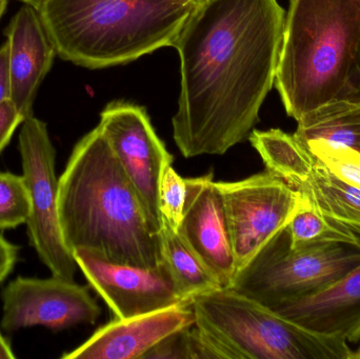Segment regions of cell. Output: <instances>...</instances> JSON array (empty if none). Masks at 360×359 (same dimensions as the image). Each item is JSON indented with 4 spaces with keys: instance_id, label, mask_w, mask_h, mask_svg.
Here are the masks:
<instances>
[{
    "instance_id": "cell-11",
    "label": "cell",
    "mask_w": 360,
    "mask_h": 359,
    "mask_svg": "<svg viewBox=\"0 0 360 359\" xmlns=\"http://www.w3.org/2000/svg\"><path fill=\"white\" fill-rule=\"evenodd\" d=\"M6 332L42 326L53 330L94 324L101 314L88 287L53 276L46 280L17 278L1 294Z\"/></svg>"
},
{
    "instance_id": "cell-17",
    "label": "cell",
    "mask_w": 360,
    "mask_h": 359,
    "mask_svg": "<svg viewBox=\"0 0 360 359\" xmlns=\"http://www.w3.org/2000/svg\"><path fill=\"white\" fill-rule=\"evenodd\" d=\"M298 192L328 219L360 236V188L338 178L316 160Z\"/></svg>"
},
{
    "instance_id": "cell-14",
    "label": "cell",
    "mask_w": 360,
    "mask_h": 359,
    "mask_svg": "<svg viewBox=\"0 0 360 359\" xmlns=\"http://www.w3.org/2000/svg\"><path fill=\"white\" fill-rule=\"evenodd\" d=\"M8 44L11 101L25 118L33 115L40 84L50 72L57 54L37 8L25 4L6 30Z\"/></svg>"
},
{
    "instance_id": "cell-22",
    "label": "cell",
    "mask_w": 360,
    "mask_h": 359,
    "mask_svg": "<svg viewBox=\"0 0 360 359\" xmlns=\"http://www.w3.org/2000/svg\"><path fill=\"white\" fill-rule=\"evenodd\" d=\"M302 145L332 174L350 185L360 188L359 151L351 148L335 147L323 141H309Z\"/></svg>"
},
{
    "instance_id": "cell-19",
    "label": "cell",
    "mask_w": 360,
    "mask_h": 359,
    "mask_svg": "<svg viewBox=\"0 0 360 359\" xmlns=\"http://www.w3.org/2000/svg\"><path fill=\"white\" fill-rule=\"evenodd\" d=\"M162 261L168 268L180 295L191 305L195 296L222 288L217 278L188 249L179 232L162 223L160 232Z\"/></svg>"
},
{
    "instance_id": "cell-33",
    "label": "cell",
    "mask_w": 360,
    "mask_h": 359,
    "mask_svg": "<svg viewBox=\"0 0 360 359\" xmlns=\"http://www.w3.org/2000/svg\"><path fill=\"white\" fill-rule=\"evenodd\" d=\"M197 2H198V4H200V2H202L203 0H196Z\"/></svg>"
},
{
    "instance_id": "cell-20",
    "label": "cell",
    "mask_w": 360,
    "mask_h": 359,
    "mask_svg": "<svg viewBox=\"0 0 360 359\" xmlns=\"http://www.w3.org/2000/svg\"><path fill=\"white\" fill-rule=\"evenodd\" d=\"M292 248L346 244L360 248V236L336 225L302 195L300 207L287 226Z\"/></svg>"
},
{
    "instance_id": "cell-24",
    "label": "cell",
    "mask_w": 360,
    "mask_h": 359,
    "mask_svg": "<svg viewBox=\"0 0 360 359\" xmlns=\"http://www.w3.org/2000/svg\"><path fill=\"white\" fill-rule=\"evenodd\" d=\"M190 328L184 329L162 339L141 359H192Z\"/></svg>"
},
{
    "instance_id": "cell-18",
    "label": "cell",
    "mask_w": 360,
    "mask_h": 359,
    "mask_svg": "<svg viewBox=\"0 0 360 359\" xmlns=\"http://www.w3.org/2000/svg\"><path fill=\"white\" fill-rule=\"evenodd\" d=\"M294 137L300 143L323 141L360 152V103L334 100L298 120Z\"/></svg>"
},
{
    "instance_id": "cell-32",
    "label": "cell",
    "mask_w": 360,
    "mask_h": 359,
    "mask_svg": "<svg viewBox=\"0 0 360 359\" xmlns=\"http://www.w3.org/2000/svg\"><path fill=\"white\" fill-rule=\"evenodd\" d=\"M352 359H360V345L355 351H353Z\"/></svg>"
},
{
    "instance_id": "cell-28",
    "label": "cell",
    "mask_w": 360,
    "mask_h": 359,
    "mask_svg": "<svg viewBox=\"0 0 360 359\" xmlns=\"http://www.w3.org/2000/svg\"><path fill=\"white\" fill-rule=\"evenodd\" d=\"M11 97L10 65H8V44L0 46V105Z\"/></svg>"
},
{
    "instance_id": "cell-6",
    "label": "cell",
    "mask_w": 360,
    "mask_h": 359,
    "mask_svg": "<svg viewBox=\"0 0 360 359\" xmlns=\"http://www.w3.org/2000/svg\"><path fill=\"white\" fill-rule=\"evenodd\" d=\"M359 265V247L292 248L285 227L235 275L231 289L270 307L321 292Z\"/></svg>"
},
{
    "instance_id": "cell-4",
    "label": "cell",
    "mask_w": 360,
    "mask_h": 359,
    "mask_svg": "<svg viewBox=\"0 0 360 359\" xmlns=\"http://www.w3.org/2000/svg\"><path fill=\"white\" fill-rule=\"evenodd\" d=\"M360 39V0H290L275 76L296 122L338 100Z\"/></svg>"
},
{
    "instance_id": "cell-27",
    "label": "cell",
    "mask_w": 360,
    "mask_h": 359,
    "mask_svg": "<svg viewBox=\"0 0 360 359\" xmlns=\"http://www.w3.org/2000/svg\"><path fill=\"white\" fill-rule=\"evenodd\" d=\"M18 257V248L0 234V284L12 272Z\"/></svg>"
},
{
    "instance_id": "cell-10",
    "label": "cell",
    "mask_w": 360,
    "mask_h": 359,
    "mask_svg": "<svg viewBox=\"0 0 360 359\" xmlns=\"http://www.w3.org/2000/svg\"><path fill=\"white\" fill-rule=\"evenodd\" d=\"M74 259L90 286L117 320L135 318L177 305L191 306L164 263L146 268L117 263L96 253L78 249Z\"/></svg>"
},
{
    "instance_id": "cell-1",
    "label": "cell",
    "mask_w": 360,
    "mask_h": 359,
    "mask_svg": "<svg viewBox=\"0 0 360 359\" xmlns=\"http://www.w3.org/2000/svg\"><path fill=\"white\" fill-rule=\"evenodd\" d=\"M285 20L277 0H203L193 11L173 46V137L184 157L224 155L249 139L275 84Z\"/></svg>"
},
{
    "instance_id": "cell-8",
    "label": "cell",
    "mask_w": 360,
    "mask_h": 359,
    "mask_svg": "<svg viewBox=\"0 0 360 359\" xmlns=\"http://www.w3.org/2000/svg\"><path fill=\"white\" fill-rule=\"evenodd\" d=\"M216 183L224 198L237 274L289 225L302 194L266 171Z\"/></svg>"
},
{
    "instance_id": "cell-2",
    "label": "cell",
    "mask_w": 360,
    "mask_h": 359,
    "mask_svg": "<svg viewBox=\"0 0 360 359\" xmlns=\"http://www.w3.org/2000/svg\"><path fill=\"white\" fill-rule=\"evenodd\" d=\"M58 215L71 252L137 267L162 263L160 233L98 126L78 141L59 178Z\"/></svg>"
},
{
    "instance_id": "cell-25",
    "label": "cell",
    "mask_w": 360,
    "mask_h": 359,
    "mask_svg": "<svg viewBox=\"0 0 360 359\" xmlns=\"http://www.w3.org/2000/svg\"><path fill=\"white\" fill-rule=\"evenodd\" d=\"M23 120L25 117L19 113L11 99L0 105V153L10 143L13 134L22 124Z\"/></svg>"
},
{
    "instance_id": "cell-15",
    "label": "cell",
    "mask_w": 360,
    "mask_h": 359,
    "mask_svg": "<svg viewBox=\"0 0 360 359\" xmlns=\"http://www.w3.org/2000/svg\"><path fill=\"white\" fill-rule=\"evenodd\" d=\"M314 332L360 341V265L321 292L270 306Z\"/></svg>"
},
{
    "instance_id": "cell-3",
    "label": "cell",
    "mask_w": 360,
    "mask_h": 359,
    "mask_svg": "<svg viewBox=\"0 0 360 359\" xmlns=\"http://www.w3.org/2000/svg\"><path fill=\"white\" fill-rule=\"evenodd\" d=\"M196 0H46L38 8L57 54L101 69L174 46Z\"/></svg>"
},
{
    "instance_id": "cell-13",
    "label": "cell",
    "mask_w": 360,
    "mask_h": 359,
    "mask_svg": "<svg viewBox=\"0 0 360 359\" xmlns=\"http://www.w3.org/2000/svg\"><path fill=\"white\" fill-rule=\"evenodd\" d=\"M194 324V312L188 305L173 306L126 320L114 318L61 358L141 359L162 339Z\"/></svg>"
},
{
    "instance_id": "cell-5",
    "label": "cell",
    "mask_w": 360,
    "mask_h": 359,
    "mask_svg": "<svg viewBox=\"0 0 360 359\" xmlns=\"http://www.w3.org/2000/svg\"><path fill=\"white\" fill-rule=\"evenodd\" d=\"M191 307L214 358L352 359L345 339L309 330L234 289L195 296Z\"/></svg>"
},
{
    "instance_id": "cell-26",
    "label": "cell",
    "mask_w": 360,
    "mask_h": 359,
    "mask_svg": "<svg viewBox=\"0 0 360 359\" xmlns=\"http://www.w3.org/2000/svg\"><path fill=\"white\" fill-rule=\"evenodd\" d=\"M338 100L360 103V39L346 89Z\"/></svg>"
},
{
    "instance_id": "cell-12",
    "label": "cell",
    "mask_w": 360,
    "mask_h": 359,
    "mask_svg": "<svg viewBox=\"0 0 360 359\" xmlns=\"http://www.w3.org/2000/svg\"><path fill=\"white\" fill-rule=\"evenodd\" d=\"M186 200L179 229L180 237L217 278L231 288L235 275L234 254L224 211V198L213 173L186 178Z\"/></svg>"
},
{
    "instance_id": "cell-30",
    "label": "cell",
    "mask_w": 360,
    "mask_h": 359,
    "mask_svg": "<svg viewBox=\"0 0 360 359\" xmlns=\"http://www.w3.org/2000/svg\"><path fill=\"white\" fill-rule=\"evenodd\" d=\"M20 1H22L25 4H29V6H33V8L38 10L46 0H20Z\"/></svg>"
},
{
    "instance_id": "cell-21",
    "label": "cell",
    "mask_w": 360,
    "mask_h": 359,
    "mask_svg": "<svg viewBox=\"0 0 360 359\" xmlns=\"http://www.w3.org/2000/svg\"><path fill=\"white\" fill-rule=\"evenodd\" d=\"M31 200L22 175L0 172V232L27 223Z\"/></svg>"
},
{
    "instance_id": "cell-29",
    "label": "cell",
    "mask_w": 360,
    "mask_h": 359,
    "mask_svg": "<svg viewBox=\"0 0 360 359\" xmlns=\"http://www.w3.org/2000/svg\"><path fill=\"white\" fill-rule=\"evenodd\" d=\"M15 355L8 341L0 334V359H14Z\"/></svg>"
},
{
    "instance_id": "cell-9",
    "label": "cell",
    "mask_w": 360,
    "mask_h": 359,
    "mask_svg": "<svg viewBox=\"0 0 360 359\" xmlns=\"http://www.w3.org/2000/svg\"><path fill=\"white\" fill-rule=\"evenodd\" d=\"M98 128L136 190L150 223L160 233V185L173 156L156 134L145 107L113 101L101 114Z\"/></svg>"
},
{
    "instance_id": "cell-31",
    "label": "cell",
    "mask_w": 360,
    "mask_h": 359,
    "mask_svg": "<svg viewBox=\"0 0 360 359\" xmlns=\"http://www.w3.org/2000/svg\"><path fill=\"white\" fill-rule=\"evenodd\" d=\"M8 0H0V19H1L4 11H6V6H8Z\"/></svg>"
},
{
    "instance_id": "cell-23",
    "label": "cell",
    "mask_w": 360,
    "mask_h": 359,
    "mask_svg": "<svg viewBox=\"0 0 360 359\" xmlns=\"http://www.w3.org/2000/svg\"><path fill=\"white\" fill-rule=\"evenodd\" d=\"M186 200V178L174 170L172 164L165 170L160 185V211L162 223L179 232Z\"/></svg>"
},
{
    "instance_id": "cell-7",
    "label": "cell",
    "mask_w": 360,
    "mask_h": 359,
    "mask_svg": "<svg viewBox=\"0 0 360 359\" xmlns=\"http://www.w3.org/2000/svg\"><path fill=\"white\" fill-rule=\"evenodd\" d=\"M22 176L31 200L27 221L30 242L53 276L74 280L78 266L61 233L58 215V181L55 172L56 151L48 126L31 115L19 133Z\"/></svg>"
},
{
    "instance_id": "cell-16",
    "label": "cell",
    "mask_w": 360,
    "mask_h": 359,
    "mask_svg": "<svg viewBox=\"0 0 360 359\" xmlns=\"http://www.w3.org/2000/svg\"><path fill=\"white\" fill-rule=\"evenodd\" d=\"M249 141L262 157L266 172L296 191L312 175L316 159L294 135L279 129L253 130Z\"/></svg>"
}]
</instances>
